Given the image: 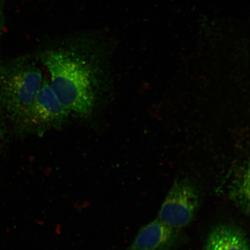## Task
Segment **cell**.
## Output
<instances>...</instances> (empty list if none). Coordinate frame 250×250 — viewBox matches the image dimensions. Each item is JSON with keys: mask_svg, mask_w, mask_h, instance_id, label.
<instances>
[{"mask_svg": "<svg viewBox=\"0 0 250 250\" xmlns=\"http://www.w3.org/2000/svg\"><path fill=\"white\" fill-rule=\"evenodd\" d=\"M88 35L77 37L43 52L41 59L48 70L49 83L71 114L87 117L98 102L99 75L90 51L98 42Z\"/></svg>", "mask_w": 250, "mask_h": 250, "instance_id": "cell-1", "label": "cell"}, {"mask_svg": "<svg viewBox=\"0 0 250 250\" xmlns=\"http://www.w3.org/2000/svg\"><path fill=\"white\" fill-rule=\"evenodd\" d=\"M43 80L42 70L28 58L0 62V111L18 131L26 130Z\"/></svg>", "mask_w": 250, "mask_h": 250, "instance_id": "cell-2", "label": "cell"}, {"mask_svg": "<svg viewBox=\"0 0 250 250\" xmlns=\"http://www.w3.org/2000/svg\"><path fill=\"white\" fill-rule=\"evenodd\" d=\"M2 136V126H1V112L0 111V139Z\"/></svg>", "mask_w": 250, "mask_h": 250, "instance_id": "cell-8", "label": "cell"}, {"mask_svg": "<svg viewBox=\"0 0 250 250\" xmlns=\"http://www.w3.org/2000/svg\"><path fill=\"white\" fill-rule=\"evenodd\" d=\"M180 239L179 230L156 218L141 228L127 250H173Z\"/></svg>", "mask_w": 250, "mask_h": 250, "instance_id": "cell-5", "label": "cell"}, {"mask_svg": "<svg viewBox=\"0 0 250 250\" xmlns=\"http://www.w3.org/2000/svg\"><path fill=\"white\" fill-rule=\"evenodd\" d=\"M200 195L198 189L187 179L174 181L159 210L157 219L177 230L189 225L198 212Z\"/></svg>", "mask_w": 250, "mask_h": 250, "instance_id": "cell-3", "label": "cell"}, {"mask_svg": "<svg viewBox=\"0 0 250 250\" xmlns=\"http://www.w3.org/2000/svg\"><path fill=\"white\" fill-rule=\"evenodd\" d=\"M205 250H250L249 239L238 227L219 224L208 234Z\"/></svg>", "mask_w": 250, "mask_h": 250, "instance_id": "cell-6", "label": "cell"}, {"mask_svg": "<svg viewBox=\"0 0 250 250\" xmlns=\"http://www.w3.org/2000/svg\"><path fill=\"white\" fill-rule=\"evenodd\" d=\"M230 195L246 214L249 212V171H241L232 184Z\"/></svg>", "mask_w": 250, "mask_h": 250, "instance_id": "cell-7", "label": "cell"}, {"mask_svg": "<svg viewBox=\"0 0 250 250\" xmlns=\"http://www.w3.org/2000/svg\"><path fill=\"white\" fill-rule=\"evenodd\" d=\"M70 114L52 89L49 80L44 78L31 109L26 130L33 127L43 129L60 126Z\"/></svg>", "mask_w": 250, "mask_h": 250, "instance_id": "cell-4", "label": "cell"}]
</instances>
